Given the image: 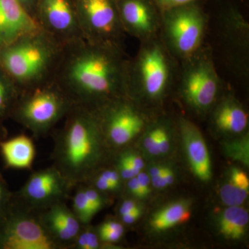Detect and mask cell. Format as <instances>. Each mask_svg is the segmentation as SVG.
<instances>
[{"instance_id": "cell-1", "label": "cell", "mask_w": 249, "mask_h": 249, "mask_svg": "<svg viewBox=\"0 0 249 249\" xmlns=\"http://www.w3.org/2000/svg\"><path fill=\"white\" fill-rule=\"evenodd\" d=\"M114 49L91 44L70 59L60 89L73 106L98 109L122 98L129 76Z\"/></svg>"}, {"instance_id": "cell-2", "label": "cell", "mask_w": 249, "mask_h": 249, "mask_svg": "<svg viewBox=\"0 0 249 249\" xmlns=\"http://www.w3.org/2000/svg\"><path fill=\"white\" fill-rule=\"evenodd\" d=\"M54 136L53 166L75 188L103 168L109 147L94 109L73 106Z\"/></svg>"}, {"instance_id": "cell-3", "label": "cell", "mask_w": 249, "mask_h": 249, "mask_svg": "<svg viewBox=\"0 0 249 249\" xmlns=\"http://www.w3.org/2000/svg\"><path fill=\"white\" fill-rule=\"evenodd\" d=\"M73 106L60 88H39L18 98L10 114L38 138L48 133Z\"/></svg>"}, {"instance_id": "cell-4", "label": "cell", "mask_w": 249, "mask_h": 249, "mask_svg": "<svg viewBox=\"0 0 249 249\" xmlns=\"http://www.w3.org/2000/svg\"><path fill=\"white\" fill-rule=\"evenodd\" d=\"M0 249H60L42 225L39 213L14 199L0 217Z\"/></svg>"}, {"instance_id": "cell-5", "label": "cell", "mask_w": 249, "mask_h": 249, "mask_svg": "<svg viewBox=\"0 0 249 249\" xmlns=\"http://www.w3.org/2000/svg\"><path fill=\"white\" fill-rule=\"evenodd\" d=\"M40 35L24 37L0 50V67L18 83H33L52 62L53 49Z\"/></svg>"}, {"instance_id": "cell-6", "label": "cell", "mask_w": 249, "mask_h": 249, "mask_svg": "<svg viewBox=\"0 0 249 249\" xmlns=\"http://www.w3.org/2000/svg\"><path fill=\"white\" fill-rule=\"evenodd\" d=\"M160 14L171 48L179 56L191 58L200 47L206 27V16L200 6L193 2Z\"/></svg>"}, {"instance_id": "cell-7", "label": "cell", "mask_w": 249, "mask_h": 249, "mask_svg": "<svg viewBox=\"0 0 249 249\" xmlns=\"http://www.w3.org/2000/svg\"><path fill=\"white\" fill-rule=\"evenodd\" d=\"M80 27L91 44L115 49L124 29L116 0H73Z\"/></svg>"}, {"instance_id": "cell-8", "label": "cell", "mask_w": 249, "mask_h": 249, "mask_svg": "<svg viewBox=\"0 0 249 249\" xmlns=\"http://www.w3.org/2000/svg\"><path fill=\"white\" fill-rule=\"evenodd\" d=\"M73 188L53 165L31 174L19 191L14 193V197L28 209L39 213L65 201Z\"/></svg>"}, {"instance_id": "cell-9", "label": "cell", "mask_w": 249, "mask_h": 249, "mask_svg": "<svg viewBox=\"0 0 249 249\" xmlns=\"http://www.w3.org/2000/svg\"><path fill=\"white\" fill-rule=\"evenodd\" d=\"M121 98L95 109L103 133L110 149L124 147L143 127L142 116Z\"/></svg>"}, {"instance_id": "cell-10", "label": "cell", "mask_w": 249, "mask_h": 249, "mask_svg": "<svg viewBox=\"0 0 249 249\" xmlns=\"http://www.w3.org/2000/svg\"><path fill=\"white\" fill-rule=\"evenodd\" d=\"M171 79V69L163 47L147 44L141 51L134 70V80L145 96L152 100L163 96Z\"/></svg>"}, {"instance_id": "cell-11", "label": "cell", "mask_w": 249, "mask_h": 249, "mask_svg": "<svg viewBox=\"0 0 249 249\" xmlns=\"http://www.w3.org/2000/svg\"><path fill=\"white\" fill-rule=\"evenodd\" d=\"M183 73L181 92L186 102L199 111L209 109L215 101L219 90V77L211 59L193 55Z\"/></svg>"}, {"instance_id": "cell-12", "label": "cell", "mask_w": 249, "mask_h": 249, "mask_svg": "<svg viewBox=\"0 0 249 249\" xmlns=\"http://www.w3.org/2000/svg\"><path fill=\"white\" fill-rule=\"evenodd\" d=\"M40 33V25L35 16L17 0H0V50Z\"/></svg>"}, {"instance_id": "cell-13", "label": "cell", "mask_w": 249, "mask_h": 249, "mask_svg": "<svg viewBox=\"0 0 249 249\" xmlns=\"http://www.w3.org/2000/svg\"><path fill=\"white\" fill-rule=\"evenodd\" d=\"M116 4L124 29L145 40L155 35L160 12L153 0H116Z\"/></svg>"}, {"instance_id": "cell-14", "label": "cell", "mask_w": 249, "mask_h": 249, "mask_svg": "<svg viewBox=\"0 0 249 249\" xmlns=\"http://www.w3.org/2000/svg\"><path fill=\"white\" fill-rule=\"evenodd\" d=\"M42 225L60 249H71L83 227L65 201L57 203L39 212Z\"/></svg>"}, {"instance_id": "cell-15", "label": "cell", "mask_w": 249, "mask_h": 249, "mask_svg": "<svg viewBox=\"0 0 249 249\" xmlns=\"http://www.w3.org/2000/svg\"><path fill=\"white\" fill-rule=\"evenodd\" d=\"M35 14L56 34L70 35L79 28L73 0H39Z\"/></svg>"}, {"instance_id": "cell-16", "label": "cell", "mask_w": 249, "mask_h": 249, "mask_svg": "<svg viewBox=\"0 0 249 249\" xmlns=\"http://www.w3.org/2000/svg\"><path fill=\"white\" fill-rule=\"evenodd\" d=\"M180 128L192 170L201 181H209L212 175L211 159L202 134L193 123L188 121H181Z\"/></svg>"}, {"instance_id": "cell-17", "label": "cell", "mask_w": 249, "mask_h": 249, "mask_svg": "<svg viewBox=\"0 0 249 249\" xmlns=\"http://www.w3.org/2000/svg\"><path fill=\"white\" fill-rule=\"evenodd\" d=\"M0 151L7 168L18 170L32 168L36 147L32 139L25 134L4 139L0 142Z\"/></svg>"}, {"instance_id": "cell-18", "label": "cell", "mask_w": 249, "mask_h": 249, "mask_svg": "<svg viewBox=\"0 0 249 249\" xmlns=\"http://www.w3.org/2000/svg\"><path fill=\"white\" fill-rule=\"evenodd\" d=\"M214 123L217 129L222 132L239 134L247 128L248 115L239 103L234 100L227 99L216 109Z\"/></svg>"}, {"instance_id": "cell-19", "label": "cell", "mask_w": 249, "mask_h": 249, "mask_svg": "<svg viewBox=\"0 0 249 249\" xmlns=\"http://www.w3.org/2000/svg\"><path fill=\"white\" fill-rule=\"evenodd\" d=\"M249 221L247 211L240 206H229L221 214L220 232L228 239L237 240L245 235Z\"/></svg>"}, {"instance_id": "cell-20", "label": "cell", "mask_w": 249, "mask_h": 249, "mask_svg": "<svg viewBox=\"0 0 249 249\" xmlns=\"http://www.w3.org/2000/svg\"><path fill=\"white\" fill-rule=\"evenodd\" d=\"M190 217L191 211L188 205L182 201H178L168 205L154 214L150 225L154 230L161 231L186 222Z\"/></svg>"}, {"instance_id": "cell-21", "label": "cell", "mask_w": 249, "mask_h": 249, "mask_svg": "<svg viewBox=\"0 0 249 249\" xmlns=\"http://www.w3.org/2000/svg\"><path fill=\"white\" fill-rule=\"evenodd\" d=\"M18 96L12 80L0 67V119L11 114Z\"/></svg>"}, {"instance_id": "cell-22", "label": "cell", "mask_w": 249, "mask_h": 249, "mask_svg": "<svg viewBox=\"0 0 249 249\" xmlns=\"http://www.w3.org/2000/svg\"><path fill=\"white\" fill-rule=\"evenodd\" d=\"M75 188L71 210L83 225L89 224L96 213L85 196L83 185H78Z\"/></svg>"}, {"instance_id": "cell-23", "label": "cell", "mask_w": 249, "mask_h": 249, "mask_svg": "<svg viewBox=\"0 0 249 249\" xmlns=\"http://www.w3.org/2000/svg\"><path fill=\"white\" fill-rule=\"evenodd\" d=\"M101 243L96 229L90 227V224H87L82 227L72 249H98L101 247Z\"/></svg>"}, {"instance_id": "cell-24", "label": "cell", "mask_w": 249, "mask_h": 249, "mask_svg": "<svg viewBox=\"0 0 249 249\" xmlns=\"http://www.w3.org/2000/svg\"><path fill=\"white\" fill-rule=\"evenodd\" d=\"M248 195L249 190L240 188L232 182L226 183L220 189L221 199L229 206H240L245 202Z\"/></svg>"}, {"instance_id": "cell-25", "label": "cell", "mask_w": 249, "mask_h": 249, "mask_svg": "<svg viewBox=\"0 0 249 249\" xmlns=\"http://www.w3.org/2000/svg\"><path fill=\"white\" fill-rule=\"evenodd\" d=\"M226 154L230 158L239 160L245 165H249V142L248 137L236 139L227 142L224 145Z\"/></svg>"}, {"instance_id": "cell-26", "label": "cell", "mask_w": 249, "mask_h": 249, "mask_svg": "<svg viewBox=\"0 0 249 249\" xmlns=\"http://www.w3.org/2000/svg\"><path fill=\"white\" fill-rule=\"evenodd\" d=\"M83 185V191L95 213H98L107 203L106 195L88 184Z\"/></svg>"}, {"instance_id": "cell-27", "label": "cell", "mask_w": 249, "mask_h": 249, "mask_svg": "<svg viewBox=\"0 0 249 249\" xmlns=\"http://www.w3.org/2000/svg\"><path fill=\"white\" fill-rule=\"evenodd\" d=\"M14 193L10 191L7 183L0 174V217L4 214L12 201Z\"/></svg>"}, {"instance_id": "cell-28", "label": "cell", "mask_w": 249, "mask_h": 249, "mask_svg": "<svg viewBox=\"0 0 249 249\" xmlns=\"http://www.w3.org/2000/svg\"><path fill=\"white\" fill-rule=\"evenodd\" d=\"M158 130L159 126L151 129L143 139V146L150 155L153 156L160 155L158 147Z\"/></svg>"}, {"instance_id": "cell-29", "label": "cell", "mask_w": 249, "mask_h": 249, "mask_svg": "<svg viewBox=\"0 0 249 249\" xmlns=\"http://www.w3.org/2000/svg\"><path fill=\"white\" fill-rule=\"evenodd\" d=\"M153 1L161 13L166 10L178 7V6L196 2V0H153Z\"/></svg>"}, {"instance_id": "cell-30", "label": "cell", "mask_w": 249, "mask_h": 249, "mask_svg": "<svg viewBox=\"0 0 249 249\" xmlns=\"http://www.w3.org/2000/svg\"><path fill=\"white\" fill-rule=\"evenodd\" d=\"M158 147L160 155H165L168 153L170 150L169 135L166 129L163 126H159L158 130Z\"/></svg>"}, {"instance_id": "cell-31", "label": "cell", "mask_w": 249, "mask_h": 249, "mask_svg": "<svg viewBox=\"0 0 249 249\" xmlns=\"http://www.w3.org/2000/svg\"><path fill=\"white\" fill-rule=\"evenodd\" d=\"M231 182L235 184L236 186L244 188V189L249 190V181L247 174L244 173L242 170L237 169V168H232L231 173Z\"/></svg>"}, {"instance_id": "cell-32", "label": "cell", "mask_w": 249, "mask_h": 249, "mask_svg": "<svg viewBox=\"0 0 249 249\" xmlns=\"http://www.w3.org/2000/svg\"><path fill=\"white\" fill-rule=\"evenodd\" d=\"M96 231L98 232H114L124 234V229L122 222L109 219L103 222Z\"/></svg>"}, {"instance_id": "cell-33", "label": "cell", "mask_w": 249, "mask_h": 249, "mask_svg": "<svg viewBox=\"0 0 249 249\" xmlns=\"http://www.w3.org/2000/svg\"><path fill=\"white\" fill-rule=\"evenodd\" d=\"M124 160H125L131 166L133 167L139 171L142 169L144 166V162L140 156L136 155L134 152L130 151H124L119 155Z\"/></svg>"}, {"instance_id": "cell-34", "label": "cell", "mask_w": 249, "mask_h": 249, "mask_svg": "<svg viewBox=\"0 0 249 249\" xmlns=\"http://www.w3.org/2000/svg\"><path fill=\"white\" fill-rule=\"evenodd\" d=\"M138 181L139 186H140L141 190H142L143 196H147L150 193V178H149L148 175L145 173H139L138 175L136 176Z\"/></svg>"}, {"instance_id": "cell-35", "label": "cell", "mask_w": 249, "mask_h": 249, "mask_svg": "<svg viewBox=\"0 0 249 249\" xmlns=\"http://www.w3.org/2000/svg\"><path fill=\"white\" fill-rule=\"evenodd\" d=\"M138 208H139L138 204L132 199H124L119 206L118 212H119V215L122 216L124 214L128 213L131 211L138 209Z\"/></svg>"}, {"instance_id": "cell-36", "label": "cell", "mask_w": 249, "mask_h": 249, "mask_svg": "<svg viewBox=\"0 0 249 249\" xmlns=\"http://www.w3.org/2000/svg\"><path fill=\"white\" fill-rule=\"evenodd\" d=\"M127 191L132 196H138V197H143V195H142V190H141L138 181H137V178L136 177L127 180Z\"/></svg>"}, {"instance_id": "cell-37", "label": "cell", "mask_w": 249, "mask_h": 249, "mask_svg": "<svg viewBox=\"0 0 249 249\" xmlns=\"http://www.w3.org/2000/svg\"><path fill=\"white\" fill-rule=\"evenodd\" d=\"M141 215L140 207L138 209L131 211L128 213L124 214V215L120 216L121 222L124 224H134Z\"/></svg>"}, {"instance_id": "cell-38", "label": "cell", "mask_w": 249, "mask_h": 249, "mask_svg": "<svg viewBox=\"0 0 249 249\" xmlns=\"http://www.w3.org/2000/svg\"><path fill=\"white\" fill-rule=\"evenodd\" d=\"M17 1L27 10L28 12L35 16L34 15L36 14V10L39 0H17Z\"/></svg>"}, {"instance_id": "cell-39", "label": "cell", "mask_w": 249, "mask_h": 249, "mask_svg": "<svg viewBox=\"0 0 249 249\" xmlns=\"http://www.w3.org/2000/svg\"><path fill=\"white\" fill-rule=\"evenodd\" d=\"M163 173L162 175H159V176L150 178L152 186L155 187V188H158V189H162V188H165L168 186L166 181H165L164 177H163Z\"/></svg>"}, {"instance_id": "cell-40", "label": "cell", "mask_w": 249, "mask_h": 249, "mask_svg": "<svg viewBox=\"0 0 249 249\" xmlns=\"http://www.w3.org/2000/svg\"><path fill=\"white\" fill-rule=\"evenodd\" d=\"M166 167L164 166H155L150 169V178L153 177L159 176V175H162L164 173L165 170H166Z\"/></svg>"}, {"instance_id": "cell-41", "label": "cell", "mask_w": 249, "mask_h": 249, "mask_svg": "<svg viewBox=\"0 0 249 249\" xmlns=\"http://www.w3.org/2000/svg\"><path fill=\"white\" fill-rule=\"evenodd\" d=\"M163 177H164L165 181H166L168 186L173 184L174 180H175L173 170L167 168L166 170H165L164 173H163Z\"/></svg>"}, {"instance_id": "cell-42", "label": "cell", "mask_w": 249, "mask_h": 249, "mask_svg": "<svg viewBox=\"0 0 249 249\" xmlns=\"http://www.w3.org/2000/svg\"><path fill=\"white\" fill-rule=\"evenodd\" d=\"M6 135H7V132L6 129L0 124V142L6 139Z\"/></svg>"}]
</instances>
